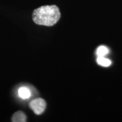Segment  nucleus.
<instances>
[{"instance_id":"5","label":"nucleus","mask_w":122,"mask_h":122,"mask_svg":"<svg viewBox=\"0 0 122 122\" xmlns=\"http://www.w3.org/2000/svg\"><path fill=\"white\" fill-rule=\"evenodd\" d=\"M109 50L105 46H100L96 50V55L97 57H105L109 54Z\"/></svg>"},{"instance_id":"2","label":"nucleus","mask_w":122,"mask_h":122,"mask_svg":"<svg viewBox=\"0 0 122 122\" xmlns=\"http://www.w3.org/2000/svg\"><path fill=\"white\" fill-rule=\"evenodd\" d=\"M30 107L36 115H39L43 113L46 109L45 101L41 98H37L31 101L30 103Z\"/></svg>"},{"instance_id":"4","label":"nucleus","mask_w":122,"mask_h":122,"mask_svg":"<svg viewBox=\"0 0 122 122\" xmlns=\"http://www.w3.org/2000/svg\"><path fill=\"white\" fill-rule=\"evenodd\" d=\"M18 95L23 99L29 98L31 96L30 90L27 87H21L18 89Z\"/></svg>"},{"instance_id":"1","label":"nucleus","mask_w":122,"mask_h":122,"mask_svg":"<svg viewBox=\"0 0 122 122\" xmlns=\"http://www.w3.org/2000/svg\"><path fill=\"white\" fill-rule=\"evenodd\" d=\"M60 18V11L56 5L42 6L35 9L32 14V19L35 23L45 26L54 25Z\"/></svg>"},{"instance_id":"6","label":"nucleus","mask_w":122,"mask_h":122,"mask_svg":"<svg viewBox=\"0 0 122 122\" xmlns=\"http://www.w3.org/2000/svg\"><path fill=\"white\" fill-rule=\"evenodd\" d=\"M97 62L99 65L103 67H109L111 65V61L105 57H97Z\"/></svg>"},{"instance_id":"3","label":"nucleus","mask_w":122,"mask_h":122,"mask_svg":"<svg viewBox=\"0 0 122 122\" xmlns=\"http://www.w3.org/2000/svg\"><path fill=\"white\" fill-rule=\"evenodd\" d=\"M26 121V115L22 111L15 112L11 117V122H25Z\"/></svg>"}]
</instances>
